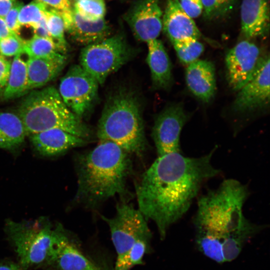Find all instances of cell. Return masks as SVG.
I'll return each instance as SVG.
<instances>
[{
	"label": "cell",
	"instance_id": "obj_22",
	"mask_svg": "<svg viewBox=\"0 0 270 270\" xmlns=\"http://www.w3.org/2000/svg\"><path fill=\"white\" fill-rule=\"evenodd\" d=\"M26 133L19 116L12 112L0 114V148L14 152L24 144Z\"/></svg>",
	"mask_w": 270,
	"mask_h": 270
},
{
	"label": "cell",
	"instance_id": "obj_28",
	"mask_svg": "<svg viewBox=\"0 0 270 270\" xmlns=\"http://www.w3.org/2000/svg\"><path fill=\"white\" fill-rule=\"evenodd\" d=\"M172 44L180 61L188 65L197 60L204 50L203 44L197 39H187Z\"/></svg>",
	"mask_w": 270,
	"mask_h": 270
},
{
	"label": "cell",
	"instance_id": "obj_17",
	"mask_svg": "<svg viewBox=\"0 0 270 270\" xmlns=\"http://www.w3.org/2000/svg\"><path fill=\"white\" fill-rule=\"evenodd\" d=\"M30 138L36 151L44 156H58L89 142L60 129H51L32 134Z\"/></svg>",
	"mask_w": 270,
	"mask_h": 270
},
{
	"label": "cell",
	"instance_id": "obj_11",
	"mask_svg": "<svg viewBox=\"0 0 270 270\" xmlns=\"http://www.w3.org/2000/svg\"><path fill=\"white\" fill-rule=\"evenodd\" d=\"M254 43L246 40L236 44L226 56L227 79L230 86L239 90L258 70L264 57Z\"/></svg>",
	"mask_w": 270,
	"mask_h": 270
},
{
	"label": "cell",
	"instance_id": "obj_35",
	"mask_svg": "<svg viewBox=\"0 0 270 270\" xmlns=\"http://www.w3.org/2000/svg\"><path fill=\"white\" fill-rule=\"evenodd\" d=\"M60 12H65L72 8L71 2L68 0H37Z\"/></svg>",
	"mask_w": 270,
	"mask_h": 270
},
{
	"label": "cell",
	"instance_id": "obj_37",
	"mask_svg": "<svg viewBox=\"0 0 270 270\" xmlns=\"http://www.w3.org/2000/svg\"><path fill=\"white\" fill-rule=\"evenodd\" d=\"M16 0H0V17H5Z\"/></svg>",
	"mask_w": 270,
	"mask_h": 270
},
{
	"label": "cell",
	"instance_id": "obj_16",
	"mask_svg": "<svg viewBox=\"0 0 270 270\" xmlns=\"http://www.w3.org/2000/svg\"><path fill=\"white\" fill-rule=\"evenodd\" d=\"M162 30L172 44L187 39L198 40L201 36L195 22L182 8L178 0H166Z\"/></svg>",
	"mask_w": 270,
	"mask_h": 270
},
{
	"label": "cell",
	"instance_id": "obj_32",
	"mask_svg": "<svg viewBox=\"0 0 270 270\" xmlns=\"http://www.w3.org/2000/svg\"><path fill=\"white\" fill-rule=\"evenodd\" d=\"M24 4L16 0L11 9L4 18L8 28L14 34L19 35L22 26L18 21V14Z\"/></svg>",
	"mask_w": 270,
	"mask_h": 270
},
{
	"label": "cell",
	"instance_id": "obj_27",
	"mask_svg": "<svg viewBox=\"0 0 270 270\" xmlns=\"http://www.w3.org/2000/svg\"><path fill=\"white\" fill-rule=\"evenodd\" d=\"M48 6L37 0L24 5L18 14V21L21 26L36 28L44 17Z\"/></svg>",
	"mask_w": 270,
	"mask_h": 270
},
{
	"label": "cell",
	"instance_id": "obj_20",
	"mask_svg": "<svg viewBox=\"0 0 270 270\" xmlns=\"http://www.w3.org/2000/svg\"><path fill=\"white\" fill-rule=\"evenodd\" d=\"M66 56L60 53L46 58L28 56L26 62L28 91L40 88L56 78L64 68Z\"/></svg>",
	"mask_w": 270,
	"mask_h": 270
},
{
	"label": "cell",
	"instance_id": "obj_5",
	"mask_svg": "<svg viewBox=\"0 0 270 270\" xmlns=\"http://www.w3.org/2000/svg\"><path fill=\"white\" fill-rule=\"evenodd\" d=\"M26 134L60 129L89 141L92 131L63 102L53 86L32 91L22 101L18 114Z\"/></svg>",
	"mask_w": 270,
	"mask_h": 270
},
{
	"label": "cell",
	"instance_id": "obj_26",
	"mask_svg": "<svg viewBox=\"0 0 270 270\" xmlns=\"http://www.w3.org/2000/svg\"><path fill=\"white\" fill-rule=\"evenodd\" d=\"M72 8L82 18L90 21L104 18L106 12L104 0H78Z\"/></svg>",
	"mask_w": 270,
	"mask_h": 270
},
{
	"label": "cell",
	"instance_id": "obj_36",
	"mask_svg": "<svg viewBox=\"0 0 270 270\" xmlns=\"http://www.w3.org/2000/svg\"><path fill=\"white\" fill-rule=\"evenodd\" d=\"M33 30L34 35L40 38H46L52 41L47 28L44 17L40 22V24L36 28H33Z\"/></svg>",
	"mask_w": 270,
	"mask_h": 270
},
{
	"label": "cell",
	"instance_id": "obj_1",
	"mask_svg": "<svg viewBox=\"0 0 270 270\" xmlns=\"http://www.w3.org/2000/svg\"><path fill=\"white\" fill-rule=\"evenodd\" d=\"M216 149L196 158L179 152L158 157L136 182L138 210L155 222L162 240L188 210L202 184L220 174L212 163Z\"/></svg>",
	"mask_w": 270,
	"mask_h": 270
},
{
	"label": "cell",
	"instance_id": "obj_6",
	"mask_svg": "<svg viewBox=\"0 0 270 270\" xmlns=\"http://www.w3.org/2000/svg\"><path fill=\"white\" fill-rule=\"evenodd\" d=\"M6 230L24 270L48 263L54 240V228L48 219L21 222L8 220Z\"/></svg>",
	"mask_w": 270,
	"mask_h": 270
},
{
	"label": "cell",
	"instance_id": "obj_14",
	"mask_svg": "<svg viewBox=\"0 0 270 270\" xmlns=\"http://www.w3.org/2000/svg\"><path fill=\"white\" fill-rule=\"evenodd\" d=\"M48 263L59 270H100L70 241L65 230L58 224Z\"/></svg>",
	"mask_w": 270,
	"mask_h": 270
},
{
	"label": "cell",
	"instance_id": "obj_19",
	"mask_svg": "<svg viewBox=\"0 0 270 270\" xmlns=\"http://www.w3.org/2000/svg\"><path fill=\"white\" fill-rule=\"evenodd\" d=\"M241 29L248 38L262 36L269 28L268 0H242L240 6Z\"/></svg>",
	"mask_w": 270,
	"mask_h": 270
},
{
	"label": "cell",
	"instance_id": "obj_29",
	"mask_svg": "<svg viewBox=\"0 0 270 270\" xmlns=\"http://www.w3.org/2000/svg\"><path fill=\"white\" fill-rule=\"evenodd\" d=\"M24 54L28 57H50L58 53L51 40L35 35L30 40H24Z\"/></svg>",
	"mask_w": 270,
	"mask_h": 270
},
{
	"label": "cell",
	"instance_id": "obj_39",
	"mask_svg": "<svg viewBox=\"0 0 270 270\" xmlns=\"http://www.w3.org/2000/svg\"><path fill=\"white\" fill-rule=\"evenodd\" d=\"M0 270H24L19 264L12 262H0Z\"/></svg>",
	"mask_w": 270,
	"mask_h": 270
},
{
	"label": "cell",
	"instance_id": "obj_25",
	"mask_svg": "<svg viewBox=\"0 0 270 270\" xmlns=\"http://www.w3.org/2000/svg\"><path fill=\"white\" fill-rule=\"evenodd\" d=\"M149 240L140 239L124 254L117 257L114 270H130L142 264V258L148 250Z\"/></svg>",
	"mask_w": 270,
	"mask_h": 270
},
{
	"label": "cell",
	"instance_id": "obj_31",
	"mask_svg": "<svg viewBox=\"0 0 270 270\" xmlns=\"http://www.w3.org/2000/svg\"><path fill=\"white\" fill-rule=\"evenodd\" d=\"M24 40L18 35L0 39V54L7 56L24 54Z\"/></svg>",
	"mask_w": 270,
	"mask_h": 270
},
{
	"label": "cell",
	"instance_id": "obj_21",
	"mask_svg": "<svg viewBox=\"0 0 270 270\" xmlns=\"http://www.w3.org/2000/svg\"><path fill=\"white\" fill-rule=\"evenodd\" d=\"M146 62L150 68L153 86L167 89L172 82L171 62L162 42L158 38L146 43Z\"/></svg>",
	"mask_w": 270,
	"mask_h": 270
},
{
	"label": "cell",
	"instance_id": "obj_33",
	"mask_svg": "<svg viewBox=\"0 0 270 270\" xmlns=\"http://www.w3.org/2000/svg\"><path fill=\"white\" fill-rule=\"evenodd\" d=\"M180 7L192 18L199 16L203 11L202 0H178Z\"/></svg>",
	"mask_w": 270,
	"mask_h": 270
},
{
	"label": "cell",
	"instance_id": "obj_38",
	"mask_svg": "<svg viewBox=\"0 0 270 270\" xmlns=\"http://www.w3.org/2000/svg\"><path fill=\"white\" fill-rule=\"evenodd\" d=\"M16 35L8 28L4 18L0 17V40Z\"/></svg>",
	"mask_w": 270,
	"mask_h": 270
},
{
	"label": "cell",
	"instance_id": "obj_7",
	"mask_svg": "<svg viewBox=\"0 0 270 270\" xmlns=\"http://www.w3.org/2000/svg\"><path fill=\"white\" fill-rule=\"evenodd\" d=\"M133 52L124 36L118 34L84 46L80 55V66L99 84L132 57Z\"/></svg>",
	"mask_w": 270,
	"mask_h": 270
},
{
	"label": "cell",
	"instance_id": "obj_34",
	"mask_svg": "<svg viewBox=\"0 0 270 270\" xmlns=\"http://www.w3.org/2000/svg\"><path fill=\"white\" fill-rule=\"evenodd\" d=\"M11 62L0 55V90L5 88L10 76Z\"/></svg>",
	"mask_w": 270,
	"mask_h": 270
},
{
	"label": "cell",
	"instance_id": "obj_12",
	"mask_svg": "<svg viewBox=\"0 0 270 270\" xmlns=\"http://www.w3.org/2000/svg\"><path fill=\"white\" fill-rule=\"evenodd\" d=\"M160 0H138L124 16L136 38L146 43L158 38L162 30Z\"/></svg>",
	"mask_w": 270,
	"mask_h": 270
},
{
	"label": "cell",
	"instance_id": "obj_4",
	"mask_svg": "<svg viewBox=\"0 0 270 270\" xmlns=\"http://www.w3.org/2000/svg\"><path fill=\"white\" fill-rule=\"evenodd\" d=\"M99 142H114L130 154L142 156L147 142L140 102L130 90L121 89L106 100L98 122Z\"/></svg>",
	"mask_w": 270,
	"mask_h": 270
},
{
	"label": "cell",
	"instance_id": "obj_2",
	"mask_svg": "<svg viewBox=\"0 0 270 270\" xmlns=\"http://www.w3.org/2000/svg\"><path fill=\"white\" fill-rule=\"evenodd\" d=\"M250 194L234 179L200 196L194 218L196 244L204 255L218 263L233 260L263 226L246 218L243 207Z\"/></svg>",
	"mask_w": 270,
	"mask_h": 270
},
{
	"label": "cell",
	"instance_id": "obj_10",
	"mask_svg": "<svg viewBox=\"0 0 270 270\" xmlns=\"http://www.w3.org/2000/svg\"><path fill=\"white\" fill-rule=\"evenodd\" d=\"M188 118L180 104L170 106L158 114L152 134L158 157L172 152H182L180 135Z\"/></svg>",
	"mask_w": 270,
	"mask_h": 270
},
{
	"label": "cell",
	"instance_id": "obj_13",
	"mask_svg": "<svg viewBox=\"0 0 270 270\" xmlns=\"http://www.w3.org/2000/svg\"><path fill=\"white\" fill-rule=\"evenodd\" d=\"M270 58H264L254 76L239 90L233 105L234 111L250 112L270 101Z\"/></svg>",
	"mask_w": 270,
	"mask_h": 270
},
{
	"label": "cell",
	"instance_id": "obj_9",
	"mask_svg": "<svg viewBox=\"0 0 270 270\" xmlns=\"http://www.w3.org/2000/svg\"><path fill=\"white\" fill-rule=\"evenodd\" d=\"M98 85L80 65L74 64L61 79L58 92L68 108L82 120L96 100Z\"/></svg>",
	"mask_w": 270,
	"mask_h": 270
},
{
	"label": "cell",
	"instance_id": "obj_40",
	"mask_svg": "<svg viewBox=\"0 0 270 270\" xmlns=\"http://www.w3.org/2000/svg\"><path fill=\"white\" fill-rule=\"evenodd\" d=\"M69 0L70 2H76V1L78 0Z\"/></svg>",
	"mask_w": 270,
	"mask_h": 270
},
{
	"label": "cell",
	"instance_id": "obj_15",
	"mask_svg": "<svg viewBox=\"0 0 270 270\" xmlns=\"http://www.w3.org/2000/svg\"><path fill=\"white\" fill-rule=\"evenodd\" d=\"M60 12L65 32L78 44L86 46L110 36L111 28L104 18L96 21L88 20L76 12L72 8L68 11Z\"/></svg>",
	"mask_w": 270,
	"mask_h": 270
},
{
	"label": "cell",
	"instance_id": "obj_23",
	"mask_svg": "<svg viewBox=\"0 0 270 270\" xmlns=\"http://www.w3.org/2000/svg\"><path fill=\"white\" fill-rule=\"evenodd\" d=\"M22 54L15 56L11 62L8 80L4 93L6 100L22 96L28 91L26 62L22 58Z\"/></svg>",
	"mask_w": 270,
	"mask_h": 270
},
{
	"label": "cell",
	"instance_id": "obj_24",
	"mask_svg": "<svg viewBox=\"0 0 270 270\" xmlns=\"http://www.w3.org/2000/svg\"><path fill=\"white\" fill-rule=\"evenodd\" d=\"M44 18L48 32L57 51L64 54L68 44L64 36V22L60 12L48 6Z\"/></svg>",
	"mask_w": 270,
	"mask_h": 270
},
{
	"label": "cell",
	"instance_id": "obj_18",
	"mask_svg": "<svg viewBox=\"0 0 270 270\" xmlns=\"http://www.w3.org/2000/svg\"><path fill=\"white\" fill-rule=\"evenodd\" d=\"M186 83L190 92L202 100L208 102L216 90L214 64L206 60H197L189 64L186 72Z\"/></svg>",
	"mask_w": 270,
	"mask_h": 270
},
{
	"label": "cell",
	"instance_id": "obj_3",
	"mask_svg": "<svg viewBox=\"0 0 270 270\" xmlns=\"http://www.w3.org/2000/svg\"><path fill=\"white\" fill-rule=\"evenodd\" d=\"M78 189L74 201L94 208L116 195L126 202V182L132 170L130 154L116 144L99 142L76 159Z\"/></svg>",
	"mask_w": 270,
	"mask_h": 270
},
{
	"label": "cell",
	"instance_id": "obj_8",
	"mask_svg": "<svg viewBox=\"0 0 270 270\" xmlns=\"http://www.w3.org/2000/svg\"><path fill=\"white\" fill-rule=\"evenodd\" d=\"M108 224L117 257L126 252L138 240H150L152 234L147 222L138 209L123 201L116 205L114 217L101 216Z\"/></svg>",
	"mask_w": 270,
	"mask_h": 270
},
{
	"label": "cell",
	"instance_id": "obj_30",
	"mask_svg": "<svg viewBox=\"0 0 270 270\" xmlns=\"http://www.w3.org/2000/svg\"><path fill=\"white\" fill-rule=\"evenodd\" d=\"M236 0H202L205 18L212 20L226 16L234 8Z\"/></svg>",
	"mask_w": 270,
	"mask_h": 270
}]
</instances>
